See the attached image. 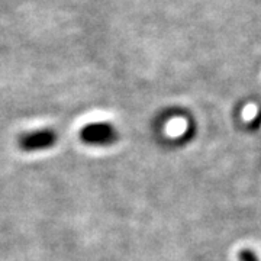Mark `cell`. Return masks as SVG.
<instances>
[{
    "instance_id": "1",
    "label": "cell",
    "mask_w": 261,
    "mask_h": 261,
    "mask_svg": "<svg viewBox=\"0 0 261 261\" xmlns=\"http://www.w3.org/2000/svg\"><path fill=\"white\" fill-rule=\"evenodd\" d=\"M80 140L87 145H111L118 140V132L111 123H87L80 130Z\"/></svg>"
},
{
    "instance_id": "2",
    "label": "cell",
    "mask_w": 261,
    "mask_h": 261,
    "mask_svg": "<svg viewBox=\"0 0 261 261\" xmlns=\"http://www.w3.org/2000/svg\"><path fill=\"white\" fill-rule=\"evenodd\" d=\"M56 130L51 129V128H45V129H38L22 134L19 137L18 145L19 148L25 151V152H34V151L51 148V147L56 145Z\"/></svg>"
}]
</instances>
